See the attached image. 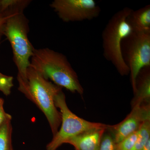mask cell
I'll return each instance as SVG.
<instances>
[{
    "label": "cell",
    "instance_id": "7c38bea8",
    "mask_svg": "<svg viewBox=\"0 0 150 150\" xmlns=\"http://www.w3.org/2000/svg\"><path fill=\"white\" fill-rule=\"evenodd\" d=\"M30 2L28 0H0V13L13 14L23 12Z\"/></svg>",
    "mask_w": 150,
    "mask_h": 150
},
{
    "label": "cell",
    "instance_id": "44dd1931",
    "mask_svg": "<svg viewBox=\"0 0 150 150\" xmlns=\"http://www.w3.org/2000/svg\"><path fill=\"white\" fill-rule=\"evenodd\" d=\"M1 42H0V45H1Z\"/></svg>",
    "mask_w": 150,
    "mask_h": 150
},
{
    "label": "cell",
    "instance_id": "277c9868",
    "mask_svg": "<svg viewBox=\"0 0 150 150\" xmlns=\"http://www.w3.org/2000/svg\"><path fill=\"white\" fill-rule=\"evenodd\" d=\"M28 23L23 12L19 13L8 19L3 33L12 48L13 62L18 72L17 77L22 79L26 77V71L35 49L28 39Z\"/></svg>",
    "mask_w": 150,
    "mask_h": 150
},
{
    "label": "cell",
    "instance_id": "9a60e30c",
    "mask_svg": "<svg viewBox=\"0 0 150 150\" xmlns=\"http://www.w3.org/2000/svg\"><path fill=\"white\" fill-rule=\"evenodd\" d=\"M139 130L132 133L121 142L116 144L117 150H131L137 141Z\"/></svg>",
    "mask_w": 150,
    "mask_h": 150
},
{
    "label": "cell",
    "instance_id": "3957f363",
    "mask_svg": "<svg viewBox=\"0 0 150 150\" xmlns=\"http://www.w3.org/2000/svg\"><path fill=\"white\" fill-rule=\"evenodd\" d=\"M133 9L125 7L115 13L108 21L102 33L103 55L111 62L121 76L130 74L121 53V44L125 38L133 32L127 18Z\"/></svg>",
    "mask_w": 150,
    "mask_h": 150
},
{
    "label": "cell",
    "instance_id": "7a4b0ae2",
    "mask_svg": "<svg viewBox=\"0 0 150 150\" xmlns=\"http://www.w3.org/2000/svg\"><path fill=\"white\" fill-rule=\"evenodd\" d=\"M30 67L54 84L82 95L83 87L65 55L48 48L34 49Z\"/></svg>",
    "mask_w": 150,
    "mask_h": 150
},
{
    "label": "cell",
    "instance_id": "52a82bcc",
    "mask_svg": "<svg viewBox=\"0 0 150 150\" xmlns=\"http://www.w3.org/2000/svg\"><path fill=\"white\" fill-rule=\"evenodd\" d=\"M50 6L67 23L91 20L99 16L101 11L94 0H54Z\"/></svg>",
    "mask_w": 150,
    "mask_h": 150
},
{
    "label": "cell",
    "instance_id": "ac0fdd59",
    "mask_svg": "<svg viewBox=\"0 0 150 150\" xmlns=\"http://www.w3.org/2000/svg\"><path fill=\"white\" fill-rule=\"evenodd\" d=\"M4 105V99L0 98V126L7 119L12 118L11 115L5 111Z\"/></svg>",
    "mask_w": 150,
    "mask_h": 150
},
{
    "label": "cell",
    "instance_id": "9c48e42d",
    "mask_svg": "<svg viewBox=\"0 0 150 150\" xmlns=\"http://www.w3.org/2000/svg\"><path fill=\"white\" fill-rule=\"evenodd\" d=\"M106 129H96L85 131L73 137L67 144L72 145L76 150H98Z\"/></svg>",
    "mask_w": 150,
    "mask_h": 150
},
{
    "label": "cell",
    "instance_id": "8fae6325",
    "mask_svg": "<svg viewBox=\"0 0 150 150\" xmlns=\"http://www.w3.org/2000/svg\"><path fill=\"white\" fill-rule=\"evenodd\" d=\"M137 91L132 100V107L137 103H149L150 100V67L140 71L137 79Z\"/></svg>",
    "mask_w": 150,
    "mask_h": 150
},
{
    "label": "cell",
    "instance_id": "30bf717a",
    "mask_svg": "<svg viewBox=\"0 0 150 150\" xmlns=\"http://www.w3.org/2000/svg\"><path fill=\"white\" fill-rule=\"evenodd\" d=\"M127 21L133 32L150 34V5H147L137 10H132Z\"/></svg>",
    "mask_w": 150,
    "mask_h": 150
},
{
    "label": "cell",
    "instance_id": "2e32d148",
    "mask_svg": "<svg viewBox=\"0 0 150 150\" xmlns=\"http://www.w3.org/2000/svg\"><path fill=\"white\" fill-rule=\"evenodd\" d=\"M13 86V77L0 72V91L6 96H8Z\"/></svg>",
    "mask_w": 150,
    "mask_h": 150
},
{
    "label": "cell",
    "instance_id": "5bb4252c",
    "mask_svg": "<svg viewBox=\"0 0 150 150\" xmlns=\"http://www.w3.org/2000/svg\"><path fill=\"white\" fill-rule=\"evenodd\" d=\"M150 140V120L144 121L139 129V134L134 147L131 150H141Z\"/></svg>",
    "mask_w": 150,
    "mask_h": 150
},
{
    "label": "cell",
    "instance_id": "8992f818",
    "mask_svg": "<svg viewBox=\"0 0 150 150\" xmlns=\"http://www.w3.org/2000/svg\"><path fill=\"white\" fill-rule=\"evenodd\" d=\"M124 62L129 67L134 93L137 91V79L141 70L150 67V34L132 32L121 44Z\"/></svg>",
    "mask_w": 150,
    "mask_h": 150
},
{
    "label": "cell",
    "instance_id": "5b68a950",
    "mask_svg": "<svg viewBox=\"0 0 150 150\" xmlns=\"http://www.w3.org/2000/svg\"><path fill=\"white\" fill-rule=\"evenodd\" d=\"M55 104L60 110L62 126L46 146L47 150H56L70 139L85 131L96 129H108L109 125L86 121L73 113L67 106L66 97L62 90L56 95Z\"/></svg>",
    "mask_w": 150,
    "mask_h": 150
},
{
    "label": "cell",
    "instance_id": "4fadbf2b",
    "mask_svg": "<svg viewBox=\"0 0 150 150\" xmlns=\"http://www.w3.org/2000/svg\"><path fill=\"white\" fill-rule=\"evenodd\" d=\"M11 119L9 118L0 126V150H13Z\"/></svg>",
    "mask_w": 150,
    "mask_h": 150
},
{
    "label": "cell",
    "instance_id": "e0dca14e",
    "mask_svg": "<svg viewBox=\"0 0 150 150\" xmlns=\"http://www.w3.org/2000/svg\"><path fill=\"white\" fill-rule=\"evenodd\" d=\"M98 150H117L116 144L111 135H103Z\"/></svg>",
    "mask_w": 150,
    "mask_h": 150
},
{
    "label": "cell",
    "instance_id": "d6986e66",
    "mask_svg": "<svg viewBox=\"0 0 150 150\" xmlns=\"http://www.w3.org/2000/svg\"><path fill=\"white\" fill-rule=\"evenodd\" d=\"M16 14L17 13L10 14L0 13V39L2 35H4L3 33H4V28L5 25L7 21L11 17Z\"/></svg>",
    "mask_w": 150,
    "mask_h": 150
},
{
    "label": "cell",
    "instance_id": "ba28073f",
    "mask_svg": "<svg viewBox=\"0 0 150 150\" xmlns=\"http://www.w3.org/2000/svg\"><path fill=\"white\" fill-rule=\"evenodd\" d=\"M132 107L131 112L123 121L116 125L108 126L107 129L112 133L116 144L139 130L144 121L150 120L149 103H137Z\"/></svg>",
    "mask_w": 150,
    "mask_h": 150
},
{
    "label": "cell",
    "instance_id": "6da1fadb",
    "mask_svg": "<svg viewBox=\"0 0 150 150\" xmlns=\"http://www.w3.org/2000/svg\"><path fill=\"white\" fill-rule=\"evenodd\" d=\"M17 80L19 91L43 112L53 136L56 135L61 125L62 118L55 105V98L62 88L46 79L30 66L28 68L25 79L17 77Z\"/></svg>",
    "mask_w": 150,
    "mask_h": 150
},
{
    "label": "cell",
    "instance_id": "ffe728a7",
    "mask_svg": "<svg viewBox=\"0 0 150 150\" xmlns=\"http://www.w3.org/2000/svg\"><path fill=\"white\" fill-rule=\"evenodd\" d=\"M141 150H150V140L148 141L144 146Z\"/></svg>",
    "mask_w": 150,
    "mask_h": 150
}]
</instances>
